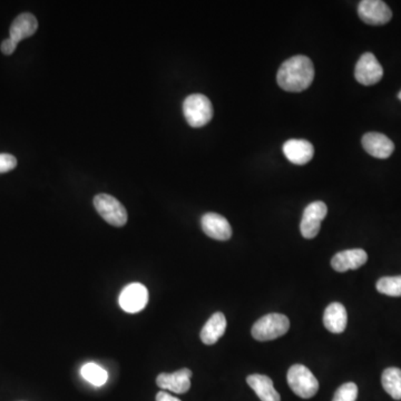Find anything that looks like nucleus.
<instances>
[{
    "instance_id": "7ed1b4c3",
    "label": "nucleus",
    "mask_w": 401,
    "mask_h": 401,
    "mask_svg": "<svg viewBox=\"0 0 401 401\" xmlns=\"http://www.w3.org/2000/svg\"><path fill=\"white\" fill-rule=\"evenodd\" d=\"M183 113L190 126L200 128L212 120L213 106L211 101L204 95L192 94L184 101Z\"/></svg>"
},
{
    "instance_id": "aec40b11",
    "label": "nucleus",
    "mask_w": 401,
    "mask_h": 401,
    "mask_svg": "<svg viewBox=\"0 0 401 401\" xmlns=\"http://www.w3.org/2000/svg\"><path fill=\"white\" fill-rule=\"evenodd\" d=\"M81 377L85 380L96 387H101L106 384L107 379H108L107 371L104 370L102 367H99L96 363H86L81 367Z\"/></svg>"
},
{
    "instance_id": "0eeeda50",
    "label": "nucleus",
    "mask_w": 401,
    "mask_h": 401,
    "mask_svg": "<svg viewBox=\"0 0 401 401\" xmlns=\"http://www.w3.org/2000/svg\"><path fill=\"white\" fill-rule=\"evenodd\" d=\"M355 77L365 86L377 84L384 77V68L371 53H365L355 65Z\"/></svg>"
},
{
    "instance_id": "f3484780",
    "label": "nucleus",
    "mask_w": 401,
    "mask_h": 401,
    "mask_svg": "<svg viewBox=\"0 0 401 401\" xmlns=\"http://www.w3.org/2000/svg\"><path fill=\"white\" fill-rule=\"evenodd\" d=\"M247 382L261 401H281V397L269 377L255 373L248 377Z\"/></svg>"
},
{
    "instance_id": "20e7f679",
    "label": "nucleus",
    "mask_w": 401,
    "mask_h": 401,
    "mask_svg": "<svg viewBox=\"0 0 401 401\" xmlns=\"http://www.w3.org/2000/svg\"><path fill=\"white\" fill-rule=\"evenodd\" d=\"M287 379L290 388L300 398H313L319 390L315 375L303 365H293L288 371Z\"/></svg>"
},
{
    "instance_id": "4468645a",
    "label": "nucleus",
    "mask_w": 401,
    "mask_h": 401,
    "mask_svg": "<svg viewBox=\"0 0 401 401\" xmlns=\"http://www.w3.org/2000/svg\"><path fill=\"white\" fill-rule=\"evenodd\" d=\"M285 158L295 166H305L315 155L313 145L305 140H289L283 145Z\"/></svg>"
},
{
    "instance_id": "2eb2a0df",
    "label": "nucleus",
    "mask_w": 401,
    "mask_h": 401,
    "mask_svg": "<svg viewBox=\"0 0 401 401\" xmlns=\"http://www.w3.org/2000/svg\"><path fill=\"white\" fill-rule=\"evenodd\" d=\"M39 29V21L33 14L24 13L15 18L9 31V39L18 44L23 39H29Z\"/></svg>"
},
{
    "instance_id": "f8f14e48",
    "label": "nucleus",
    "mask_w": 401,
    "mask_h": 401,
    "mask_svg": "<svg viewBox=\"0 0 401 401\" xmlns=\"http://www.w3.org/2000/svg\"><path fill=\"white\" fill-rule=\"evenodd\" d=\"M192 371L184 368L173 373L163 372L156 378V384L164 390L173 391L176 394H186L191 388Z\"/></svg>"
},
{
    "instance_id": "412c9836",
    "label": "nucleus",
    "mask_w": 401,
    "mask_h": 401,
    "mask_svg": "<svg viewBox=\"0 0 401 401\" xmlns=\"http://www.w3.org/2000/svg\"><path fill=\"white\" fill-rule=\"evenodd\" d=\"M377 291L389 297H401V275L381 278L377 281Z\"/></svg>"
},
{
    "instance_id": "b1692460",
    "label": "nucleus",
    "mask_w": 401,
    "mask_h": 401,
    "mask_svg": "<svg viewBox=\"0 0 401 401\" xmlns=\"http://www.w3.org/2000/svg\"><path fill=\"white\" fill-rule=\"evenodd\" d=\"M16 47H17V44L14 43L11 39H5L1 44V51L5 55H11L15 51Z\"/></svg>"
},
{
    "instance_id": "423d86ee",
    "label": "nucleus",
    "mask_w": 401,
    "mask_h": 401,
    "mask_svg": "<svg viewBox=\"0 0 401 401\" xmlns=\"http://www.w3.org/2000/svg\"><path fill=\"white\" fill-rule=\"evenodd\" d=\"M328 208L321 200L313 202L305 208L303 220L300 223V231L305 239H315L320 232L321 222L327 216Z\"/></svg>"
},
{
    "instance_id": "6ab92c4d",
    "label": "nucleus",
    "mask_w": 401,
    "mask_h": 401,
    "mask_svg": "<svg viewBox=\"0 0 401 401\" xmlns=\"http://www.w3.org/2000/svg\"><path fill=\"white\" fill-rule=\"evenodd\" d=\"M381 384L395 400H401V370L398 368H388L382 373Z\"/></svg>"
},
{
    "instance_id": "4be33fe9",
    "label": "nucleus",
    "mask_w": 401,
    "mask_h": 401,
    "mask_svg": "<svg viewBox=\"0 0 401 401\" xmlns=\"http://www.w3.org/2000/svg\"><path fill=\"white\" fill-rule=\"evenodd\" d=\"M358 397V387L353 382H347L335 391L333 401H355Z\"/></svg>"
},
{
    "instance_id": "5701e85b",
    "label": "nucleus",
    "mask_w": 401,
    "mask_h": 401,
    "mask_svg": "<svg viewBox=\"0 0 401 401\" xmlns=\"http://www.w3.org/2000/svg\"><path fill=\"white\" fill-rule=\"evenodd\" d=\"M17 166V160L11 154H0V173H7L13 171Z\"/></svg>"
},
{
    "instance_id": "393cba45",
    "label": "nucleus",
    "mask_w": 401,
    "mask_h": 401,
    "mask_svg": "<svg viewBox=\"0 0 401 401\" xmlns=\"http://www.w3.org/2000/svg\"><path fill=\"white\" fill-rule=\"evenodd\" d=\"M156 401H181L180 399L176 398V397L171 396L166 391H160L158 395H156Z\"/></svg>"
},
{
    "instance_id": "6e6552de",
    "label": "nucleus",
    "mask_w": 401,
    "mask_h": 401,
    "mask_svg": "<svg viewBox=\"0 0 401 401\" xmlns=\"http://www.w3.org/2000/svg\"><path fill=\"white\" fill-rule=\"evenodd\" d=\"M358 15L363 23L381 26L390 21L392 11L386 3L380 0H362L358 6Z\"/></svg>"
},
{
    "instance_id": "39448f33",
    "label": "nucleus",
    "mask_w": 401,
    "mask_h": 401,
    "mask_svg": "<svg viewBox=\"0 0 401 401\" xmlns=\"http://www.w3.org/2000/svg\"><path fill=\"white\" fill-rule=\"evenodd\" d=\"M94 206L99 215L111 225L121 228L127 222L126 208L120 200L108 194H98L94 198Z\"/></svg>"
},
{
    "instance_id": "a878e982",
    "label": "nucleus",
    "mask_w": 401,
    "mask_h": 401,
    "mask_svg": "<svg viewBox=\"0 0 401 401\" xmlns=\"http://www.w3.org/2000/svg\"><path fill=\"white\" fill-rule=\"evenodd\" d=\"M398 98L400 99V101H401V91H400V93H399V94H398Z\"/></svg>"
},
{
    "instance_id": "ddd939ff",
    "label": "nucleus",
    "mask_w": 401,
    "mask_h": 401,
    "mask_svg": "<svg viewBox=\"0 0 401 401\" xmlns=\"http://www.w3.org/2000/svg\"><path fill=\"white\" fill-rule=\"evenodd\" d=\"M368 261V254L362 249L345 250L335 254L331 260V267L335 271L345 272L357 270Z\"/></svg>"
},
{
    "instance_id": "f257e3e1",
    "label": "nucleus",
    "mask_w": 401,
    "mask_h": 401,
    "mask_svg": "<svg viewBox=\"0 0 401 401\" xmlns=\"http://www.w3.org/2000/svg\"><path fill=\"white\" fill-rule=\"evenodd\" d=\"M315 79V67L311 59L303 55L291 57L280 66L277 81L285 92H303Z\"/></svg>"
},
{
    "instance_id": "1a4fd4ad",
    "label": "nucleus",
    "mask_w": 401,
    "mask_h": 401,
    "mask_svg": "<svg viewBox=\"0 0 401 401\" xmlns=\"http://www.w3.org/2000/svg\"><path fill=\"white\" fill-rule=\"evenodd\" d=\"M120 305L128 313L142 311L148 303V291L141 283H132L123 289L120 295Z\"/></svg>"
},
{
    "instance_id": "9b49d317",
    "label": "nucleus",
    "mask_w": 401,
    "mask_h": 401,
    "mask_svg": "<svg viewBox=\"0 0 401 401\" xmlns=\"http://www.w3.org/2000/svg\"><path fill=\"white\" fill-rule=\"evenodd\" d=\"M362 146L368 154L376 158H390L394 153L395 144L390 138L381 133L370 132L363 135Z\"/></svg>"
},
{
    "instance_id": "dca6fc26",
    "label": "nucleus",
    "mask_w": 401,
    "mask_h": 401,
    "mask_svg": "<svg viewBox=\"0 0 401 401\" xmlns=\"http://www.w3.org/2000/svg\"><path fill=\"white\" fill-rule=\"evenodd\" d=\"M348 323V315L343 305L339 303H331L325 309L323 315V325L327 330L333 333H342Z\"/></svg>"
},
{
    "instance_id": "f03ea898",
    "label": "nucleus",
    "mask_w": 401,
    "mask_h": 401,
    "mask_svg": "<svg viewBox=\"0 0 401 401\" xmlns=\"http://www.w3.org/2000/svg\"><path fill=\"white\" fill-rule=\"evenodd\" d=\"M290 321L285 315L270 313L264 315L252 327V337L258 341H270L280 338L289 331Z\"/></svg>"
},
{
    "instance_id": "a211bd4d",
    "label": "nucleus",
    "mask_w": 401,
    "mask_h": 401,
    "mask_svg": "<svg viewBox=\"0 0 401 401\" xmlns=\"http://www.w3.org/2000/svg\"><path fill=\"white\" fill-rule=\"evenodd\" d=\"M225 330V315L222 313H214L200 331V340L204 345H214L222 338V335H224Z\"/></svg>"
},
{
    "instance_id": "9d476101",
    "label": "nucleus",
    "mask_w": 401,
    "mask_h": 401,
    "mask_svg": "<svg viewBox=\"0 0 401 401\" xmlns=\"http://www.w3.org/2000/svg\"><path fill=\"white\" fill-rule=\"evenodd\" d=\"M202 230L206 235L218 241L231 239L232 228L224 216L218 213H206L200 218Z\"/></svg>"
}]
</instances>
